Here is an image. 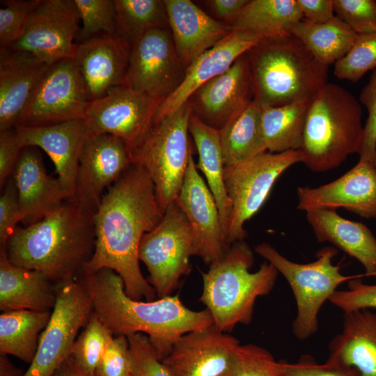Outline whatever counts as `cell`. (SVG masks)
<instances>
[{
  "mask_svg": "<svg viewBox=\"0 0 376 376\" xmlns=\"http://www.w3.org/2000/svg\"><path fill=\"white\" fill-rule=\"evenodd\" d=\"M53 376H95L80 368L69 357L57 369Z\"/></svg>",
  "mask_w": 376,
  "mask_h": 376,
  "instance_id": "obj_52",
  "label": "cell"
},
{
  "mask_svg": "<svg viewBox=\"0 0 376 376\" xmlns=\"http://www.w3.org/2000/svg\"><path fill=\"white\" fill-rule=\"evenodd\" d=\"M306 212L319 242H330L357 259L368 276H376V237L365 224L343 218L334 209L318 208Z\"/></svg>",
  "mask_w": 376,
  "mask_h": 376,
  "instance_id": "obj_28",
  "label": "cell"
},
{
  "mask_svg": "<svg viewBox=\"0 0 376 376\" xmlns=\"http://www.w3.org/2000/svg\"><path fill=\"white\" fill-rule=\"evenodd\" d=\"M302 19L297 0H250L230 26L251 31L266 38L290 33Z\"/></svg>",
  "mask_w": 376,
  "mask_h": 376,
  "instance_id": "obj_32",
  "label": "cell"
},
{
  "mask_svg": "<svg viewBox=\"0 0 376 376\" xmlns=\"http://www.w3.org/2000/svg\"><path fill=\"white\" fill-rule=\"evenodd\" d=\"M189 132L193 137L198 153V163L196 168L204 174L207 185L217 203L221 226L227 242L232 208L224 182L225 165L219 130L207 125L191 113L189 122Z\"/></svg>",
  "mask_w": 376,
  "mask_h": 376,
  "instance_id": "obj_30",
  "label": "cell"
},
{
  "mask_svg": "<svg viewBox=\"0 0 376 376\" xmlns=\"http://www.w3.org/2000/svg\"><path fill=\"white\" fill-rule=\"evenodd\" d=\"M24 373L11 362L8 355L0 354V376H22Z\"/></svg>",
  "mask_w": 376,
  "mask_h": 376,
  "instance_id": "obj_53",
  "label": "cell"
},
{
  "mask_svg": "<svg viewBox=\"0 0 376 376\" xmlns=\"http://www.w3.org/2000/svg\"><path fill=\"white\" fill-rule=\"evenodd\" d=\"M239 344L212 324L180 336L162 361L171 376H222Z\"/></svg>",
  "mask_w": 376,
  "mask_h": 376,
  "instance_id": "obj_18",
  "label": "cell"
},
{
  "mask_svg": "<svg viewBox=\"0 0 376 376\" xmlns=\"http://www.w3.org/2000/svg\"><path fill=\"white\" fill-rule=\"evenodd\" d=\"M359 100L368 112L359 161L368 162L376 167V68L361 89Z\"/></svg>",
  "mask_w": 376,
  "mask_h": 376,
  "instance_id": "obj_43",
  "label": "cell"
},
{
  "mask_svg": "<svg viewBox=\"0 0 376 376\" xmlns=\"http://www.w3.org/2000/svg\"><path fill=\"white\" fill-rule=\"evenodd\" d=\"M183 69L169 30L152 29L131 47L125 85L164 101L181 83Z\"/></svg>",
  "mask_w": 376,
  "mask_h": 376,
  "instance_id": "obj_15",
  "label": "cell"
},
{
  "mask_svg": "<svg viewBox=\"0 0 376 376\" xmlns=\"http://www.w3.org/2000/svg\"><path fill=\"white\" fill-rule=\"evenodd\" d=\"M283 361H277L266 349L248 343L235 347L222 376H283Z\"/></svg>",
  "mask_w": 376,
  "mask_h": 376,
  "instance_id": "obj_38",
  "label": "cell"
},
{
  "mask_svg": "<svg viewBox=\"0 0 376 376\" xmlns=\"http://www.w3.org/2000/svg\"><path fill=\"white\" fill-rule=\"evenodd\" d=\"M77 279L91 297L93 313L114 336L146 335L160 360L180 336L213 324L207 308L191 310L178 295L152 301L130 298L122 278L110 269L84 271Z\"/></svg>",
  "mask_w": 376,
  "mask_h": 376,
  "instance_id": "obj_2",
  "label": "cell"
},
{
  "mask_svg": "<svg viewBox=\"0 0 376 376\" xmlns=\"http://www.w3.org/2000/svg\"><path fill=\"white\" fill-rule=\"evenodd\" d=\"M290 33L328 67L348 53L358 36L336 15L324 23H314L303 18Z\"/></svg>",
  "mask_w": 376,
  "mask_h": 376,
  "instance_id": "obj_34",
  "label": "cell"
},
{
  "mask_svg": "<svg viewBox=\"0 0 376 376\" xmlns=\"http://www.w3.org/2000/svg\"><path fill=\"white\" fill-rule=\"evenodd\" d=\"M33 148L22 149L12 174L24 226L40 221L69 198L58 179L47 174Z\"/></svg>",
  "mask_w": 376,
  "mask_h": 376,
  "instance_id": "obj_25",
  "label": "cell"
},
{
  "mask_svg": "<svg viewBox=\"0 0 376 376\" xmlns=\"http://www.w3.org/2000/svg\"><path fill=\"white\" fill-rule=\"evenodd\" d=\"M363 127L359 100L341 86L327 83L308 106L301 162L317 173L338 167L348 155L359 154Z\"/></svg>",
  "mask_w": 376,
  "mask_h": 376,
  "instance_id": "obj_6",
  "label": "cell"
},
{
  "mask_svg": "<svg viewBox=\"0 0 376 376\" xmlns=\"http://www.w3.org/2000/svg\"><path fill=\"white\" fill-rule=\"evenodd\" d=\"M82 26L77 43L101 33L116 36L114 0H74Z\"/></svg>",
  "mask_w": 376,
  "mask_h": 376,
  "instance_id": "obj_39",
  "label": "cell"
},
{
  "mask_svg": "<svg viewBox=\"0 0 376 376\" xmlns=\"http://www.w3.org/2000/svg\"><path fill=\"white\" fill-rule=\"evenodd\" d=\"M95 376H134L127 336L113 338L96 368Z\"/></svg>",
  "mask_w": 376,
  "mask_h": 376,
  "instance_id": "obj_45",
  "label": "cell"
},
{
  "mask_svg": "<svg viewBox=\"0 0 376 376\" xmlns=\"http://www.w3.org/2000/svg\"><path fill=\"white\" fill-rule=\"evenodd\" d=\"M79 22L74 0H40L21 37L9 48L30 52L49 65L73 58Z\"/></svg>",
  "mask_w": 376,
  "mask_h": 376,
  "instance_id": "obj_14",
  "label": "cell"
},
{
  "mask_svg": "<svg viewBox=\"0 0 376 376\" xmlns=\"http://www.w3.org/2000/svg\"><path fill=\"white\" fill-rule=\"evenodd\" d=\"M248 0H212L210 5L219 17L228 20L230 24L235 19Z\"/></svg>",
  "mask_w": 376,
  "mask_h": 376,
  "instance_id": "obj_51",
  "label": "cell"
},
{
  "mask_svg": "<svg viewBox=\"0 0 376 376\" xmlns=\"http://www.w3.org/2000/svg\"><path fill=\"white\" fill-rule=\"evenodd\" d=\"M116 36L132 47L146 32L166 29L169 24L164 1L114 0Z\"/></svg>",
  "mask_w": 376,
  "mask_h": 376,
  "instance_id": "obj_36",
  "label": "cell"
},
{
  "mask_svg": "<svg viewBox=\"0 0 376 376\" xmlns=\"http://www.w3.org/2000/svg\"><path fill=\"white\" fill-rule=\"evenodd\" d=\"M24 148L21 146L16 127L0 131V186L4 187L12 175Z\"/></svg>",
  "mask_w": 376,
  "mask_h": 376,
  "instance_id": "obj_48",
  "label": "cell"
},
{
  "mask_svg": "<svg viewBox=\"0 0 376 376\" xmlns=\"http://www.w3.org/2000/svg\"><path fill=\"white\" fill-rule=\"evenodd\" d=\"M163 214L152 181L132 164L108 188L94 213L95 249L84 271L112 269L130 298L155 300L156 292L139 267V247Z\"/></svg>",
  "mask_w": 376,
  "mask_h": 376,
  "instance_id": "obj_1",
  "label": "cell"
},
{
  "mask_svg": "<svg viewBox=\"0 0 376 376\" xmlns=\"http://www.w3.org/2000/svg\"><path fill=\"white\" fill-rule=\"evenodd\" d=\"M52 311L17 310L0 315V354L31 363Z\"/></svg>",
  "mask_w": 376,
  "mask_h": 376,
  "instance_id": "obj_33",
  "label": "cell"
},
{
  "mask_svg": "<svg viewBox=\"0 0 376 376\" xmlns=\"http://www.w3.org/2000/svg\"><path fill=\"white\" fill-rule=\"evenodd\" d=\"M73 58L49 65L22 113L17 126L37 127L84 119L88 104Z\"/></svg>",
  "mask_w": 376,
  "mask_h": 376,
  "instance_id": "obj_12",
  "label": "cell"
},
{
  "mask_svg": "<svg viewBox=\"0 0 376 376\" xmlns=\"http://www.w3.org/2000/svg\"><path fill=\"white\" fill-rule=\"evenodd\" d=\"M4 187L0 197V249H5L8 238L22 220L17 188L12 175Z\"/></svg>",
  "mask_w": 376,
  "mask_h": 376,
  "instance_id": "obj_47",
  "label": "cell"
},
{
  "mask_svg": "<svg viewBox=\"0 0 376 376\" xmlns=\"http://www.w3.org/2000/svg\"><path fill=\"white\" fill-rule=\"evenodd\" d=\"M376 68V31L358 35L348 53L334 64V74L340 79L358 81Z\"/></svg>",
  "mask_w": 376,
  "mask_h": 376,
  "instance_id": "obj_40",
  "label": "cell"
},
{
  "mask_svg": "<svg viewBox=\"0 0 376 376\" xmlns=\"http://www.w3.org/2000/svg\"><path fill=\"white\" fill-rule=\"evenodd\" d=\"M21 146L40 148L54 163L58 180L72 198L75 191L79 157L89 135L84 119L37 127H16Z\"/></svg>",
  "mask_w": 376,
  "mask_h": 376,
  "instance_id": "obj_23",
  "label": "cell"
},
{
  "mask_svg": "<svg viewBox=\"0 0 376 376\" xmlns=\"http://www.w3.org/2000/svg\"><path fill=\"white\" fill-rule=\"evenodd\" d=\"M283 376H357L337 366L318 363L310 355H302L294 363L283 361Z\"/></svg>",
  "mask_w": 376,
  "mask_h": 376,
  "instance_id": "obj_49",
  "label": "cell"
},
{
  "mask_svg": "<svg viewBox=\"0 0 376 376\" xmlns=\"http://www.w3.org/2000/svg\"><path fill=\"white\" fill-rule=\"evenodd\" d=\"M93 215L68 198L40 221L17 227L6 242V257L57 285L76 279L94 252Z\"/></svg>",
  "mask_w": 376,
  "mask_h": 376,
  "instance_id": "obj_3",
  "label": "cell"
},
{
  "mask_svg": "<svg viewBox=\"0 0 376 376\" xmlns=\"http://www.w3.org/2000/svg\"><path fill=\"white\" fill-rule=\"evenodd\" d=\"M168 22L179 59L185 69L232 30L189 0H165Z\"/></svg>",
  "mask_w": 376,
  "mask_h": 376,
  "instance_id": "obj_26",
  "label": "cell"
},
{
  "mask_svg": "<svg viewBox=\"0 0 376 376\" xmlns=\"http://www.w3.org/2000/svg\"><path fill=\"white\" fill-rule=\"evenodd\" d=\"M246 54L261 107L311 102L327 83L328 66L291 33L264 38Z\"/></svg>",
  "mask_w": 376,
  "mask_h": 376,
  "instance_id": "obj_4",
  "label": "cell"
},
{
  "mask_svg": "<svg viewBox=\"0 0 376 376\" xmlns=\"http://www.w3.org/2000/svg\"><path fill=\"white\" fill-rule=\"evenodd\" d=\"M329 301L343 312L376 308V284H366L361 278L351 279L347 290H337Z\"/></svg>",
  "mask_w": 376,
  "mask_h": 376,
  "instance_id": "obj_46",
  "label": "cell"
},
{
  "mask_svg": "<svg viewBox=\"0 0 376 376\" xmlns=\"http://www.w3.org/2000/svg\"><path fill=\"white\" fill-rule=\"evenodd\" d=\"M58 285L43 273L12 264L0 249V310L2 312L53 309Z\"/></svg>",
  "mask_w": 376,
  "mask_h": 376,
  "instance_id": "obj_29",
  "label": "cell"
},
{
  "mask_svg": "<svg viewBox=\"0 0 376 376\" xmlns=\"http://www.w3.org/2000/svg\"><path fill=\"white\" fill-rule=\"evenodd\" d=\"M175 201L192 230L193 256L209 265L221 259L230 246L224 236L217 203L198 172L192 152Z\"/></svg>",
  "mask_w": 376,
  "mask_h": 376,
  "instance_id": "obj_17",
  "label": "cell"
},
{
  "mask_svg": "<svg viewBox=\"0 0 376 376\" xmlns=\"http://www.w3.org/2000/svg\"><path fill=\"white\" fill-rule=\"evenodd\" d=\"M0 9V45L10 47L22 36L40 0H5Z\"/></svg>",
  "mask_w": 376,
  "mask_h": 376,
  "instance_id": "obj_41",
  "label": "cell"
},
{
  "mask_svg": "<svg viewBox=\"0 0 376 376\" xmlns=\"http://www.w3.org/2000/svg\"><path fill=\"white\" fill-rule=\"evenodd\" d=\"M261 113V107L253 100L219 130L225 167L242 163L267 151Z\"/></svg>",
  "mask_w": 376,
  "mask_h": 376,
  "instance_id": "obj_31",
  "label": "cell"
},
{
  "mask_svg": "<svg viewBox=\"0 0 376 376\" xmlns=\"http://www.w3.org/2000/svg\"><path fill=\"white\" fill-rule=\"evenodd\" d=\"M191 113L188 101L171 115L154 120L146 134L128 147L132 164L152 181L164 212L179 194L192 152L188 136Z\"/></svg>",
  "mask_w": 376,
  "mask_h": 376,
  "instance_id": "obj_7",
  "label": "cell"
},
{
  "mask_svg": "<svg viewBox=\"0 0 376 376\" xmlns=\"http://www.w3.org/2000/svg\"><path fill=\"white\" fill-rule=\"evenodd\" d=\"M191 256L192 230L175 200L166 207L159 223L143 235L139 247V260L146 265L148 282L158 298L171 295L180 278L189 273Z\"/></svg>",
  "mask_w": 376,
  "mask_h": 376,
  "instance_id": "obj_9",
  "label": "cell"
},
{
  "mask_svg": "<svg viewBox=\"0 0 376 376\" xmlns=\"http://www.w3.org/2000/svg\"><path fill=\"white\" fill-rule=\"evenodd\" d=\"M255 251L272 264L287 280L297 304V315L292 322L294 336L305 340L318 329V313L324 303L345 281L368 276L362 274L346 276L341 274L339 265L332 263L338 251L324 246L317 251L316 260L308 263L292 262L268 243H261Z\"/></svg>",
  "mask_w": 376,
  "mask_h": 376,
  "instance_id": "obj_8",
  "label": "cell"
},
{
  "mask_svg": "<svg viewBox=\"0 0 376 376\" xmlns=\"http://www.w3.org/2000/svg\"><path fill=\"white\" fill-rule=\"evenodd\" d=\"M115 336L93 313L84 329L77 336L70 358L85 372L95 375L96 368Z\"/></svg>",
  "mask_w": 376,
  "mask_h": 376,
  "instance_id": "obj_37",
  "label": "cell"
},
{
  "mask_svg": "<svg viewBox=\"0 0 376 376\" xmlns=\"http://www.w3.org/2000/svg\"><path fill=\"white\" fill-rule=\"evenodd\" d=\"M298 162H301L299 150L266 151L225 167V186L232 208L227 234L229 245L244 240L247 235L245 222L261 208L280 175Z\"/></svg>",
  "mask_w": 376,
  "mask_h": 376,
  "instance_id": "obj_10",
  "label": "cell"
},
{
  "mask_svg": "<svg viewBox=\"0 0 376 376\" xmlns=\"http://www.w3.org/2000/svg\"><path fill=\"white\" fill-rule=\"evenodd\" d=\"M131 47L113 35L101 33L77 43L73 59L88 102L125 84Z\"/></svg>",
  "mask_w": 376,
  "mask_h": 376,
  "instance_id": "obj_22",
  "label": "cell"
},
{
  "mask_svg": "<svg viewBox=\"0 0 376 376\" xmlns=\"http://www.w3.org/2000/svg\"><path fill=\"white\" fill-rule=\"evenodd\" d=\"M264 38L263 35L251 31L232 29L185 69L181 83L159 105L154 120L178 111L201 86L226 72L240 56Z\"/></svg>",
  "mask_w": 376,
  "mask_h": 376,
  "instance_id": "obj_21",
  "label": "cell"
},
{
  "mask_svg": "<svg viewBox=\"0 0 376 376\" xmlns=\"http://www.w3.org/2000/svg\"><path fill=\"white\" fill-rule=\"evenodd\" d=\"M252 250L244 240L231 244L226 254L201 272L203 292L199 301L210 311L213 324L229 333L238 324L251 323L256 300L273 290L279 272L264 262L251 272Z\"/></svg>",
  "mask_w": 376,
  "mask_h": 376,
  "instance_id": "obj_5",
  "label": "cell"
},
{
  "mask_svg": "<svg viewBox=\"0 0 376 376\" xmlns=\"http://www.w3.org/2000/svg\"><path fill=\"white\" fill-rule=\"evenodd\" d=\"M327 363L357 376H376V313L344 312L343 329L329 343Z\"/></svg>",
  "mask_w": 376,
  "mask_h": 376,
  "instance_id": "obj_27",
  "label": "cell"
},
{
  "mask_svg": "<svg viewBox=\"0 0 376 376\" xmlns=\"http://www.w3.org/2000/svg\"><path fill=\"white\" fill-rule=\"evenodd\" d=\"M310 102L299 101L261 107L262 130L267 151L279 153L300 150Z\"/></svg>",
  "mask_w": 376,
  "mask_h": 376,
  "instance_id": "obj_35",
  "label": "cell"
},
{
  "mask_svg": "<svg viewBox=\"0 0 376 376\" xmlns=\"http://www.w3.org/2000/svg\"><path fill=\"white\" fill-rule=\"evenodd\" d=\"M93 313L91 297L77 279L58 284L50 318L40 336L35 357L22 376H53L69 358L80 329Z\"/></svg>",
  "mask_w": 376,
  "mask_h": 376,
  "instance_id": "obj_11",
  "label": "cell"
},
{
  "mask_svg": "<svg viewBox=\"0 0 376 376\" xmlns=\"http://www.w3.org/2000/svg\"><path fill=\"white\" fill-rule=\"evenodd\" d=\"M127 337L134 376H171L146 335L137 333Z\"/></svg>",
  "mask_w": 376,
  "mask_h": 376,
  "instance_id": "obj_44",
  "label": "cell"
},
{
  "mask_svg": "<svg viewBox=\"0 0 376 376\" xmlns=\"http://www.w3.org/2000/svg\"><path fill=\"white\" fill-rule=\"evenodd\" d=\"M254 100V89L246 53L224 73L201 86L189 99L192 113L220 130L230 118Z\"/></svg>",
  "mask_w": 376,
  "mask_h": 376,
  "instance_id": "obj_19",
  "label": "cell"
},
{
  "mask_svg": "<svg viewBox=\"0 0 376 376\" xmlns=\"http://www.w3.org/2000/svg\"><path fill=\"white\" fill-rule=\"evenodd\" d=\"M297 208L302 211L344 208L365 218L376 217V167L359 161L338 179L317 187L297 189Z\"/></svg>",
  "mask_w": 376,
  "mask_h": 376,
  "instance_id": "obj_20",
  "label": "cell"
},
{
  "mask_svg": "<svg viewBox=\"0 0 376 376\" xmlns=\"http://www.w3.org/2000/svg\"><path fill=\"white\" fill-rule=\"evenodd\" d=\"M49 67L30 52L0 47V131L17 127Z\"/></svg>",
  "mask_w": 376,
  "mask_h": 376,
  "instance_id": "obj_24",
  "label": "cell"
},
{
  "mask_svg": "<svg viewBox=\"0 0 376 376\" xmlns=\"http://www.w3.org/2000/svg\"><path fill=\"white\" fill-rule=\"evenodd\" d=\"M132 164L127 143L109 134H89L85 140L72 198L86 211L95 213L111 187Z\"/></svg>",
  "mask_w": 376,
  "mask_h": 376,
  "instance_id": "obj_16",
  "label": "cell"
},
{
  "mask_svg": "<svg viewBox=\"0 0 376 376\" xmlns=\"http://www.w3.org/2000/svg\"><path fill=\"white\" fill-rule=\"evenodd\" d=\"M334 13L357 35L376 31V1L333 0Z\"/></svg>",
  "mask_w": 376,
  "mask_h": 376,
  "instance_id": "obj_42",
  "label": "cell"
},
{
  "mask_svg": "<svg viewBox=\"0 0 376 376\" xmlns=\"http://www.w3.org/2000/svg\"><path fill=\"white\" fill-rule=\"evenodd\" d=\"M303 18L314 23H324L334 15L333 0H297Z\"/></svg>",
  "mask_w": 376,
  "mask_h": 376,
  "instance_id": "obj_50",
  "label": "cell"
},
{
  "mask_svg": "<svg viewBox=\"0 0 376 376\" xmlns=\"http://www.w3.org/2000/svg\"><path fill=\"white\" fill-rule=\"evenodd\" d=\"M163 100L123 84L88 102L84 120L89 134H109L131 147L150 127Z\"/></svg>",
  "mask_w": 376,
  "mask_h": 376,
  "instance_id": "obj_13",
  "label": "cell"
}]
</instances>
